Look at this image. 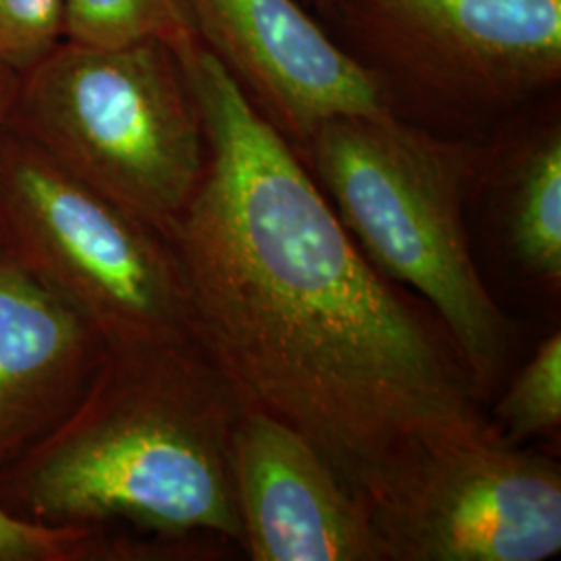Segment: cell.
I'll return each instance as SVG.
<instances>
[{
  "mask_svg": "<svg viewBox=\"0 0 561 561\" xmlns=\"http://www.w3.org/2000/svg\"><path fill=\"white\" fill-rule=\"evenodd\" d=\"M181 60L206 164L167 240L192 337L241 405L300 431L354 493L412 435L489 426L445 327L362 254L296 148L202 46Z\"/></svg>",
  "mask_w": 561,
  "mask_h": 561,
  "instance_id": "cell-1",
  "label": "cell"
},
{
  "mask_svg": "<svg viewBox=\"0 0 561 561\" xmlns=\"http://www.w3.org/2000/svg\"><path fill=\"white\" fill-rule=\"evenodd\" d=\"M241 412L194 340L106 347L73 408L0 468V505L55 526L241 545L231 474Z\"/></svg>",
  "mask_w": 561,
  "mask_h": 561,
  "instance_id": "cell-2",
  "label": "cell"
},
{
  "mask_svg": "<svg viewBox=\"0 0 561 561\" xmlns=\"http://www.w3.org/2000/svg\"><path fill=\"white\" fill-rule=\"evenodd\" d=\"M296 152L368 262L433 308L486 400L512 345L466 229L489 146L385 115L327 121Z\"/></svg>",
  "mask_w": 561,
  "mask_h": 561,
  "instance_id": "cell-3",
  "label": "cell"
},
{
  "mask_svg": "<svg viewBox=\"0 0 561 561\" xmlns=\"http://www.w3.org/2000/svg\"><path fill=\"white\" fill-rule=\"evenodd\" d=\"M4 125L164 238L206 164L183 60L162 42L99 48L60 41L21 73Z\"/></svg>",
  "mask_w": 561,
  "mask_h": 561,
  "instance_id": "cell-4",
  "label": "cell"
},
{
  "mask_svg": "<svg viewBox=\"0 0 561 561\" xmlns=\"http://www.w3.org/2000/svg\"><path fill=\"white\" fill-rule=\"evenodd\" d=\"M0 241L106 347L194 340L169 240L9 125H0Z\"/></svg>",
  "mask_w": 561,
  "mask_h": 561,
  "instance_id": "cell-5",
  "label": "cell"
},
{
  "mask_svg": "<svg viewBox=\"0 0 561 561\" xmlns=\"http://www.w3.org/2000/svg\"><path fill=\"white\" fill-rule=\"evenodd\" d=\"M329 36L410 123H479L561 80V0H335Z\"/></svg>",
  "mask_w": 561,
  "mask_h": 561,
  "instance_id": "cell-6",
  "label": "cell"
},
{
  "mask_svg": "<svg viewBox=\"0 0 561 561\" xmlns=\"http://www.w3.org/2000/svg\"><path fill=\"white\" fill-rule=\"evenodd\" d=\"M385 561H542L561 551L558 461L493 424L396 445L356 486Z\"/></svg>",
  "mask_w": 561,
  "mask_h": 561,
  "instance_id": "cell-7",
  "label": "cell"
},
{
  "mask_svg": "<svg viewBox=\"0 0 561 561\" xmlns=\"http://www.w3.org/2000/svg\"><path fill=\"white\" fill-rule=\"evenodd\" d=\"M202 48L296 150L335 117L393 115L300 0H181Z\"/></svg>",
  "mask_w": 561,
  "mask_h": 561,
  "instance_id": "cell-8",
  "label": "cell"
},
{
  "mask_svg": "<svg viewBox=\"0 0 561 561\" xmlns=\"http://www.w3.org/2000/svg\"><path fill=\"white\" fill-rule=\"evenodd\" d=\"M231 474L252 560L385 561L360 497L294 426L243 408Z\"/></svg>",
  "mask_w": 561,
  "mask_h": 561,
  "instance_id": "cell-9",
  "label": "cell"
},
{
  "mask_svg": "<svg viewBox=\"0 0 561 561\" xmlns=\"http://www.w3.org/2000/svg\"><path fill=\"white\" fill-rule=\"evenodd\" d=\"M104 352L99 333L0 245V468L73 408Z\"/></svg>",
  "mask_w": 561,
  "mask_h": 561,
  "instance_id": "cell-10",
  "label": "cell"
},
{
  "mask_svg": "<svg viewBox=\"0 0 561 561\" xmlns=\"http://www.w3.org/2000/svg\"><path fill=\"white\" fill-rule=\"evenodd\" d=\"M481 183L493 192L503 250L522 275L561 287V125L547 119L486 152Z\"/></svg>",
  "mask_w": 561,
  "mask_h": 561,
  "instance_id": "cell-11",
  "label": "cell"
},
{
  "mask_svg": "<svg viewBox=\"0 0 561 561\" xmlns=\"http://www.w3.org/2000/svg\"><path fill=\"white\" fill-rule=\"evenodd\" d=\"M62 41L81 46L162 42L180 57L201 46L181 0H60Z\"/></svg>",
  "mask_w": 561,
  "mask_h": 561,
  "instance_id": "cell-12",
  "label": "cell"
},
{
  "mask_svg": "<svg viewBox=\"0 0 561 561\" xmlns=\"http://www.w3.org/2000/svg\"><path fill=\"white\" fill-rule=\"evenodd\" d=\"M503 439L520 445L547 437L561 426V333L542 341L533 358L522 366L495 408L491 422Z\"/></svg>",
  "mask_w": 561,
  "mask_h": 561,
  "instance_id": "cell-13",
  "label": "cell"
},
{
  "mask_svg": "<svg viewBox=\"0 0 561 561\" xmlns=\"http://www.w3.org/2000/svg\"><path fill=\"white\" fill-rule=\"evenodd\" d=\"M148 542L111 539L101 526H55L21 518L0 505V561L138 560Z\"/></svg>",
  "mask_w": 561,
  "mask_h": 561,
  "instance_id": "cell-14",
  "label": "cell"
},
{
  "mask_svg": "<svg viewBox=\"0 0 561 561\" xmlns=\"http://www.w3.org/2000/svg\"><path fill=\"white\" fill-rule=\"evenodd\" d=\"M62 41L60 0H0V65L25 73Z\"/></svg>",
  "mask_w": 561,
  "mask_h": 561,
  "instance_id": "cell-15",
  "label": "cell"
},
{
  "mask_svg": "<svg viewBox=\"0 0 561 561\" xmlns=\"http://www.w3.org/2000/svg\"><path fill=\"white\" fill-rule=\"evenodd\" d=\"M18 85H20V76L0 65V125H4V121L9 119L11 106L18 94Z\"/></svg>",
  "mask_w": 561,
  "mask_h": 561,
  "instance_id": "cell-16",
  "label": "cell"
},
{
  "mask_svg": "<svg viewBox=\"0 0 561 561\" xmlns=\"http://www.w3.org/2000/svg\"><path fill=\"white\" fill-rule=\"evenodd\" d=\"M300 2L308 11H312L314 15L322 18V15L331 9V4H333L335 0H300Z\"/></svg>",
  "mask_w": 561,
  "mask_h": 561,
  "instance_id": "cell-17",
  "label": "cell"
},
{
  "mask_svg": "<svg viewBox=\"0 0 561 561\" xmlns=\"http://www.w3.org/2000/svg\"><path fill=\"white\" fill-rule=\"evenodd\" d=\"M0 245H2V241H0Z\"/></svg>",
  "mask_w": 561,
  "mask_h": 561,
  "instance_id": "cell-18",
  "label": "cell"
}]
</instances>
